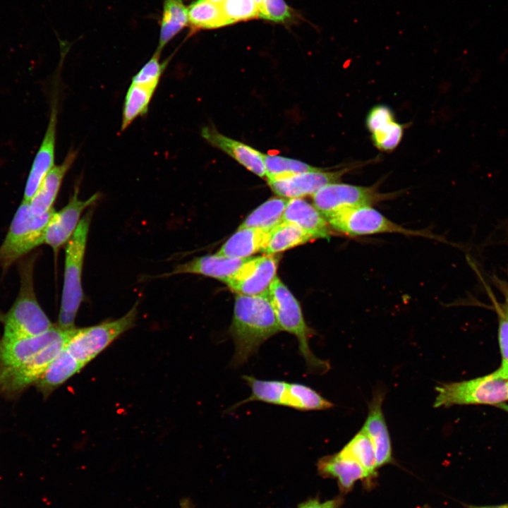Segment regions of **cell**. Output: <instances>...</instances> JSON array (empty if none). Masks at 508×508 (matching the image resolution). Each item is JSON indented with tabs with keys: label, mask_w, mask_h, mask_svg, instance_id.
<instances>
[{
	"label": "cell",
	"mask_w": 508,
	"mask_h": 508,
	"mask_svg": "<svg viewBox=\"0 0 508 508\" xmlns=\"http://www.w3.org/2000/svg\"><path fill=\"white\" fill-rule=\"evenodd\" d=\"M78 328L54 325L33 337L0 341V393L15 397L35 384L64 348L62 339L72 337Z\"/></svg>",
	"instance_id": "1"
},
{
	"label": "cell",
	"mask_w": 508,
	"mask_h": 508,
	"mask_svg": "<svg viewBox=\"0 0 508 508\" xmlns=\"http://www.w3.org/2000/svg\"><path fill=\"white\" fill-rule=\"evenodd\" d=\"M280 331L266 294H238L229 329L235 348L231 366L238 368L245 364L265 341Z\"/></svg>",
	"instance_id": "2"
},
{
	"label": "cell",
	"mask_w": 508,
	"mask_h": 508,
	"mask_svg": "<svg viewBox=\"0 0 508 508\" xmlns=\"http://www.w3.org/2000/svg\"><path fill=\"white\" fill-rule=\"evenodd\" d=\"M281 331L294 335L300 355L305 360L310 373L323 374L329 368L327 361L318 358L309 346L315 332L306 324L300 304L287 286L276 277L266 294Z\"/></svg>",
	"instance_id": "3"
},
{
	"label": "cell",
	"mask_w": 508,
	"mask_h": 508,
	"mask_svg": "<svg viewBox=\"0 0 508 508\" xmlns=\"http://www.w3.org/2000/svg\"><path fill=\"white\" fill-rule=\"evenodd\" d=\"M92 216V210H90L66 244L64 286L56 324L64 329L75 327V319L84 300L81 278Z\"/></svg>",
	"instance_id": "4"
},
{
	"label": "cell",
	"mask_w": 508,
	"mask_h": 508,
	"mask_svg": "<svg viewBox=\"0 0 508 508\" xmlns=\"http://www.w3.org/2000/svg\"><path fill=\"white\" fill-rule=\"evenodd\" d=\"M20 289L14 303L3 316L2 339H13L41 334L54 325L39 305L33 285V260L20 266Z\"/></svg>",
	"instance_id": "5"
},
{
	"label": "cell",
	"mask_w": 508,
	"mask_h": 508,
	"mask_svg": "<svg viewBox=\"0 0 508 508\" xmlns=\"http://www.w3.org/2000/svg\"><path fill=\"white\" fill-rule=\"evenodd\" d=\"M55 212L52 208L41 216H35L30 211L29 202L23 200L0 246V265L6 269L44 243L46 227Z\"/></svg>",
	"instance_id": "6"
},
{
	"label": "cell",
	"mask_w": 508,
	"mask_h": 508,
	"mask_svg": "<svg viewBox=\"0 0 508 508\" xmlns=\"http://www.w3.org/2000/svg\"><path fill=\"white\" fill-rule=\"evenodd\" d=\"M434 407L453 405H497L508 400L507 380L492 374L456 382L443 383L435 387Z\"/></svg>",
	"instance_id": "7"
},
{
	"label": "cell",
	"mask_w": 508,
	"mask_h": 508,
	"mask_svg": "<svg viewBox=\"0 0 508 508\" xmlns=\"http://www.w3.org/2000/svg\"><path fill=\"white\" fill-rule=\"evenodd\" d=\"M137 313L136 303L119 319L88 327L78 328L65 348L85 366L116 339L135 325Z\"/></svg>",
	"instance_id": "8"
},
{
	"label": "cell",
	"mask_w": 508,
	"mask_h": 508,
	"mask_svg": "<svg viewBox=\"0 0 508 508\" xmlns=\"http://www.w3.org/2000/svg\"><path fill=\"white\" fill-rule=\"evenodd\" d=\"M327 221L334 230L350 236L393 233L436 238L428 231L410 229L392 222L370 205L341 210Z\"/></svg>",
	"instance_id": "9"
},
{
	"label": "cell",
	"mask_w": 508,
	"mask_h": 508,
	"mask_svg": "<svg viewBox=\"0 0 508 508\" xmlns=\"http://www.w3.org/2000/svg\"><path fill=\"white\" fill-rule=\"evenodd\" d=\"M312 197L313 205L327 219L345 209L372 206L389 199L390 194L380 193L377 186H361L336 182L322 187Z\"/></svg>",
	"instance_id": "10"
},
{
	"label": "cell",
	"mask_w": 508,
	"mask_h": 508,
	"mask_svg": "<svg viewBox=\"0 0 508 508\" xmlns=\"http://www.w3.org/2000/svg\"><path fill=\"white\" fill-rule=\"evenodd\" d=\"M278 262L275 254L248 258L226 284L238 294L265 295L276 277Z\"/></svg>",
	"instance_id": "11"
},
{
	"label": "cell",
	"mask_w": 508,
	"mask_h": 508,
	"mask_svg": "<svg viewBox=\"0 0 508 508\" xmlns=\"http://www.w3.org/2000/svg\"><path fill=\"white\" fill-rule=\"evenodd\" d=\"M79 190L76 187L68 204L56 212L47 224L44 236V243L49 246L56 253L66 243L75 231L81 219L80 216L99 198L97 193L85 200L79 199Z\"/></svg>",
	"instance_id": "12"
},
{
	"label": "cell",
	"mask_w": 508,
	"mask_h": 508,
	"mask_svg": "<svg viewBox=\"0 0 508 508\" xmlns=\"http://www.w3.org/2000/svg\"><path fill=\"white\" fill-rule=\"evenodd\" d=\"M353 168L344 167L335 171L318 170L292 174L267 180L270 188L279 197L295 198L313 195L326 185L338 182L343 175Z\"/></svg>",
	"instance_id": "13"
},
{
	"label": "cell",
	"mask_w": 508,
	"mask_h": 508,
	"mask_svg": "<svg viewBox=\"0 0 508 508\" xmlns=\"http://www.w3.org/2000/svg\"><path fill=\"white\" fill-rule=\"evenodd\" d=\"M58 107L57 99L52 102L48 126L35 157L24 190L23 201L29 202L36 193L42 181L54 167Z\"/></svg>",
	"instance_id": "14"
},
{
	"label": "cell",
	"mask_w": 508,
	"mask_h": 508,
	"mask_svg": "<svg viewBox=\"0 0 508 508\" xmlns=\"http://www.w3.org/2000/svg\"><path fill=\"white\" fill-rule=\"evenodd\" d=\"M384 397L383 389L374 392L368 404L367 418L361 428L372 442L377 468L392 461L391 439L382 409Z\"/></svg>",
	"instance_id": "15"
},
{
	"label": "cell",
	"mask_w": 508,
	"mask_h": 508,
	"mask_svg": "<svg viewBox=\"0 0 508 508\" xmlns=\"http://www.w3.org/2000/svg\"><path fill=\"white\" fill-rule=\"evenodd\" d=\"M201 135L212 146L229 155L248 171L259 177H266L263 153L222 134L213 126L204 127Z\"/></svg>",
	"instance_id": "16"
},
{
	"label": "cell",
	"mask_w": 508,
	"mask_h": 508,
	"mask_svg": "<svg viewBox=\"0 0 508 508\" xmlns=\"http://www.w3.org/2000/svg\"><path fill=\"white\" fill-rule=\"evenodd\" d=\"M366 126L373 144L381 150H393L401 140L404 126L397 122L394 113L387 106L373 107L367 115Z\"/></svg>",
	"instance_id": "17"
},
{
	"label": "cell",
	"mask_w": 508,
	"mask_h": 508,
	"mask_svg": "<svg viewBox=\"0 0 508 508\" xmlns=\"http://www.w3.org/2000/svg\"><path fill=\"white\" fill-rule=\"evenodd\" d=\"M248 258H230L216 254L201 256L177 265L170 273L162 274V277L179 274H197L226 283Z\"/></svg>",
	"instance_id": "18"
},
{
	"label": "cell",
	"mask_w": 508,
	"mask_h": 508,
	"mask_svg": "<svg viewBox=\"0 0 508 508\" xmlns=\"http://www.w3.org/2000/svg\"><path fill=\"white\" fill-rule=\"evenodd\" d=\"M283 221L298 225L313 239L330 237L329 224L325 217L313 205L301 198L288 200Z\"/></svg>",
	"instance_id": "19"
},
{
	"label": "cell",
	"mask_w": 508,
	"mask_h": 508,
	"mask_svg": "<svg viewBox=\"0 0 508 508\" xmlns=\"http://www.w3.org/2000/svg\"><path fill=\"white\" fill-rule=\"evenodd\" d=\"M317 468L321 476L336 479L342 493L351 491L356 481L372 478L361 465L339 452L321 457Z\"/></svg>",
	"instance_id": "20"
},
{
	"label": "cell",
	"mask_w": 508,
	"mask_h": 508,
	"mask_svg": "<svg viewBox=\"0 0 508 508\" xmlns=\"http://www.w3.org/2000/svg\"><path fill=\"white\" fill-rule=\"evenodd\" d=\"M77 156V152L71 150L63 162L49 171L40 186L29 201L32 214L41 216L50 210L56 198L63 179L71 167Z\"/></svg>",
	"instance_id": "21"
},
{
	"label": "cell",
	"mask_w": 508,
	"mask_h": 508,
	"mask_svg": "<svg viewBox=\"0 0 508 508\" xmlns=\"http://www.w3.org/2000/svg\"><path fill=\"white\" fill-rule=\"evenodd\" d=\"M269 231L257 228H242L234 234L216 255L236 259L249 258L265 248Z\"/></svg>",
	"instance_id": "22"
},
{
	"label": "cell",
	"mask_w": 508,
	"mask_h": 508,
	"mask_svg": "<svg viewBox=\"0 0 508 508\" xmlns=\"http://www.w3.org/2000/svg\"><path fill=\"white\" fill-rule=\"evenodd\" d=\"M84 367L64 348L35 383L44 398Z\"/></svg>",
	"instance_id": "23"
},
{
	"label": "cell",
	"mask_w": 508,
	"mask_h": 508,
	"mask_svg": "<svg viewBox=\"0 0 508 508\" xmlns=\"http://www.w3.org/2000/svg\"><path fill=\"white\" fill-rule=\"evenodd\" d=\"M188 24V7L183 0H163L159 20V35L157 52L165 46Z\"/></svg>",
	"instance_id": "24"
},
{
	"label": "cell",
	"mask_w": 508,
	"mask_h": 508,
	"mask_svg": "<svg viewBox=\"0 0 508 508\" xmlns=\"http://www.w3.org/2000/svg\"><path fill=\"white\" fill-rule=\"evenodd\" d=\"M313 240V238L298 225L282 221L269 231L262 253L277 254Z\"/></svg>",
	"instance_id": "25"
},
{
	"label": "cell",
	"mask_w": 508,
	"mask_h": 508,
	"mask_svg": "<svg viewBox=\"0 0 508 508\" xmlns=\"http://www.w3.org/2000/svg\"><path fill=\"white\" fill-rule=\"evenodd\" d=\"M334 404L311 387L301 383L288 382L283 406L301 411L325 410Z\"/></svg>",
	"instance_id": "26"
},
{
	"label": "cell",
	"mask_w": 508,
	"mask_h": 508,
	"mask_svg": "<svg viewBox=\"0 0 508 508\" xmlns=\"http://www.w3.org/2000/svg\"><path fill=\"white\" fill-rule=\"evenodd\" d=\"M242 378L251 389L247 399L241 401L229 409L230 411L250 401H262L267 404L283 406L288 382L282 380H263L250 375Z\"/></svg>",
	"instance_id": "27"
},
{
	"label": "cell",
	"mask_w": 508,
	"mask_h": 508,
	"mask_svg": "<svg viewBox=\"0 0 508 508\" xmlns=\"http://www.w3.org/2000/svg\"><path fill=\"white\" fill-rule=\"evenodd\" d=\"M156 87L131 83L126 92L121 125V131H125L138 117L147 112L150 102Z\"/></svg>",
	"instance_id": "28"
},
{
	"label": "cell",
	"mask_w": 508,
	"mask_h": 508,
	"mask_svg": "<svg viewBox=\"0 0 508 508\" xmlns=\"http://www.w3.org/2000/svg\"><path fill=\"white\" fill-rule=\"evenodd\" d=\"M286 198H270L253 210L238 229L257 228L270 231L283 221Z\"/></svg>",
	"instance_id": "29"
},
{
	"label": "cell",
	"mask_w": 508,
	"mask_h": 508,
	"mask_svg": "<svg viewBox=\"0 0 508 508\" xmlns=\"http://www.w3.org/2000/svg\"><path fill=\"white\" fill-rule=\"evenodd\" d=\"M188 24L193 32L227 25L220 5L210 0H195L188 6Z\"/></svg>",
	"instance_id": "30"
},
{
	"label": "cell",
	"mask_w": 508,
	"mask_h": 508,
	"mask_svg": "<svg viewBox=\"0 0 508 508\" xmlns=\"http://www.w3.org/2000/svg\"><path fill=\"white\" fill-rule=\"evenodd\" d=\"M339 454L361 465L373 478L377 468L375 452L367 434L361 429Z\"/></svg>",
	"instance_id": "31"
},
{
	"label": "cell",
	"mask_w": 508,
	"mask_h": 508,
	"mask_svg": "<svg viewBox=\"0 0 508 508\" xmlns=\"http://www.w3.org/2000/svg\"><path fill=\"white\" fill-rule=\"evenodd\" d=\"M267 180L277 179L295 174L318 170L306 162L279 155L263 154Z\"/></svg>",
	"instance_id": "32"
},
{
	"label": "cell",
	"mask_w": 508,
	"mask_h": 508,
	"mask_svg": "<svg viewBox=\"0 0 508 508\" xmlns=\"http://www.w3.org/2000/svg\"><path fill=\"white\" fill-rule=\"evenodd\" d=\"M220 7L227 25L259 18V7L254 0H226Z\"/></svg>",
	"instance_id": "33"
},
{
	"label": "cell",
	"mask_w": 508,
	"mask_h": 508,
	"mask_svg": "<svg viewBox=\"0 0 508 508\" xmlns=\"http://www.w3.org/2000/svg\"><path fill=\"white\" fill-rule=\"evenodd\" d=\"M259 18L277 23L289 24L294 22L298 15L284 0H262Z\"/></svg>",
	"instance_id": "34"
},
{
	"label": "cell",
	"mask_w": 508,
	"mask_h": 508,
	"mask_svg": "<svg viewBox=\"0 0 508 508\" xmlns=\"http://www.w3.org/2000/svg\"><path fill=\"white\" fill-rule=\"evenodd\" d=\"M161 53L155 51L152 57L133 77L131 83L157 87L160 78L169 62V59L160 61Z\"/></svg>",
	"instance_id": "35"
},
{
	"label": "cell",
	"mask_w": 508,
	"mask_h": 508,
	"mask_svg": "<svg viewBox=\"0 0 508 508\" xmlns=\"http://www.w3.org/2000/svg\"><path fill=\"white\" fill-rule=\"evenodd\" d=\"M498 338L502 357V365L508 364V320L500 315Z\"/></svg>",
	"instance_id": "36"
},
{
	"label": "cell",
	"mask_w": 508,
	"mask_h": 508,
	"mask_svg": "<svg viewBox=\"0 0 508 508\" xmlns=\"http://www.w3.org/2000/svg\"><path fill=\"white\" fill-rule=\"evenodd\" d=\"M343 503L344 499L341 496L324 502L318 498H310L299 504L297 508H341Z\"/></svg>",
	"instance_id": "37"
},
{
	"label": "cell",
	"mask_w": 508,
	"mask_h": 508,
	"mask_svg": "<svg viewBox=\"0 0 508 508\" xmlns=\"http://www.w3.org/2000/svg\"><path fill=\"white\" fill-rule=\"evenodd\" d=\"M497 284L504 296V302L498 307L501 315L508 320V284L503 281L497 280Z\"/></svg>",
	"instance_id": "38"
},
{
	"label": "cell",
	"mask_w": 508,
	"mask_h": 508,
	"mask_svg": "<svg viewBox=\"0 0 508 508\" xmlns=\"http://www.w3.org/2000/svg\"><path fill=\"white\" fill-rule=\"evenodd\" d=\"M492 374L496 377L508 380V364L502 365L500 368Z\"/></svg>",
	"instance_id": "39"
},
{
	"label": "cell",
	"mask_w": 508,
	"mask_h": 508,
	"mask_svg": "<svg viewBox=\"0 0 508 508\" xmlns=\"http://www.w3.org/2000/svg\"><path fill=\"white\" fill-rule=\"evenodd\" d=\"M469 508H508V504L495 506L470 507Z\"/></svg>",
	"instance_id": "40"
},
{
	"label": "cell",
	"mask_w": 508,
	"mask_h": 508,
	"mask_svg": "<svg viewBox=\"0 0 508 508\" xmlns=\"http://www.w3.org/2000/svg\"><path fill=\"white\" fill-rule=\"evenodd\" d=\"M496 406L508 412V404L500 403Z\"/></svg>",
	"instance_id": "41"
},
{
	"label": "cell",
	"mask_w": 508,
	"mask_h": 508,
	"mask_svg": "<svg viewBox=\"0 0 508 508\" xmlns=\"http://www.w3.org/2000/svg\"><path fill=\"white\" fill-rule=\"evenodd\" d=\"M210 1L214 2V3L220 5V4H222L224 1H225L226 0H210Z\"/></svg>",
	"instance_id": "42"
},
{
	"label": "cell",
	"mask_w": 508,
	"mask_h": 508,
	"mask_svg": "<svg viewBox=\"0 0 508 508\" xmlns=\"http://www.w3.org/2000/svg\"><path fill=\"white\" fill-rule=\"evenodd\" d=\"M254 1H255V2L257 4V5L258 6V7H259V11H260V6L262 0H254Z\"/></svg>",
	"instance_id": "43"
},
{
	"label": "cell",
	"mask_w": 508,
	"mask_h": 508,
	"mask_svg": "<svg viewBox=\"0 0 508 508\" xmlns=\"http://www.w3.org/2000/svg\"><path fill=\"white\" fill-rule=\"evenodd\" d=\"M507 384H508V380H507Z\"/></svg>",
	"instance_id": "44"
}]
</instances>
